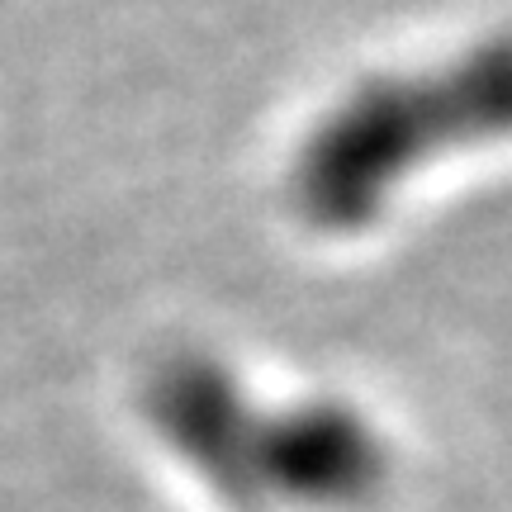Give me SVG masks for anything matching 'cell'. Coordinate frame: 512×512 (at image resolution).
I'll return each instance as SVG.
<instances>
[{"instance_id":"3957f363","label":"cell","mask_w":512,"mask_h":512,"mask_svg":"<svg viewBox=\"0 0 512 512\" xmlns=\"http://www.w3.org/2000/svg\"><path fill=\"white\" fill-rule=\"evenodd\" d=\"M261 403L238 370L209 351H176L147 375L143 413L166 456L242 512Z\"/></svg>"},{"instance_id":"6da1fadb","label":"cell","mask_w":512,"mask_h":512,"mask_svg":"<svg viewBox=\"0 0 512 512\" xmlns=\"http://www.w3.org/2000/svg\"><path fill=\"white\" fill-rule=\"evenodd\" d=\"M512 138V48L451 72L375 81L313 128L290 166V200L318 233H366L427 171Z\"/></svg>"},{"instance_id":"7a4b0ae2","label":"cell","mask_w":512,"mask_h":512,"mask_svg":"<svg viewBox=\"0 0 512 512\" xmlns=\"http://www.w3.org/2000/svg\"><path fill=\"white\" fill-rule=\"evenodd\" d=\"M389 441L347 399L266 403L256 422L242 512H356L384 489Z\"/></svg>"}]
</instances>
